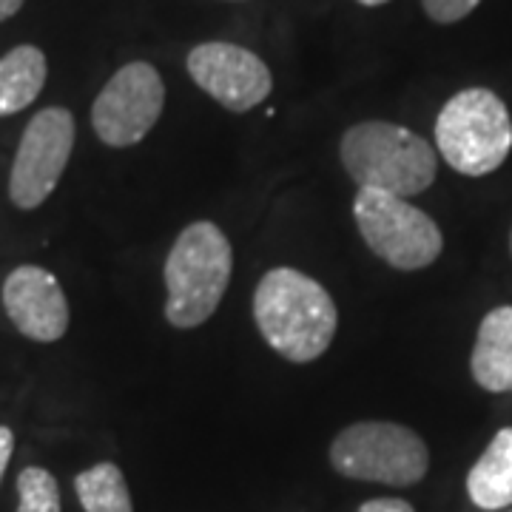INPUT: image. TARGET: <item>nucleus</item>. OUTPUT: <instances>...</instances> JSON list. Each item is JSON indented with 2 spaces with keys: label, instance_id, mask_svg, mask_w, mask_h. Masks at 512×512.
<instances>
[{
  "label": "nucleus",
  "instance_id": "1",
  "mask_svg": "<svg viewBox=\"0 0 512 512\" xmlns=\"http://www.w3.org/2000/svg\"><path fill=\"white\" fill-rule=\"evenodd\" d=\"M254 319L262 339L293 365L316 362L339 328L328 288L296 268H274L259 279Z\"/></svg>",
  "mask_w": 512,
  "mask_h": 512
},
{
  "label": "nucleus",
  "instance_id": "2",
  "mask_svg": "<svg viewBox=\"0 0 512 512\" xmlns=\"http://www.w3.org/2000/svg\"><path fill=\"white\" fill-rule=\"evenodd\" d=\"M339 160L359 188L404 200L427 191L439 174V157L424 137L384 120L350 126L339 143Z\"/></svg>",
  "mask_w": 512,
  "mask_h": 512
},
{
  "label": "nucleus",
  "instance_id": "3",
  "mask_svg": "<svg viewBox=\"0 0 512 512\" xmlns=\"http://www.w3.org/2000/svg\"><path fill=\"white\" fill-rule=\"evenodd\" d=\"M234 271V251L220 225L191 222L165 256V319L174 328H200L220 308Z\"/></svg>",
  "mask_w": 512,
  "mask_h": 512
},
{
  "label": "nucleus",
  "instance_id": "4",
  "mask_svg": "<svg viewBox=\"0 0 512 512\" xmlns=\"http://www.w3.org/2000/svg\"><path fill=\"white\" fill-rule=\"evenodd\" d=\"M444 163L464 177H487L512 151V117L504 100L484 86L453 94L436 120Z\"/></svg>",
  "mask_w": 512,
  "mask_h": 512
},
{
  "label": "nucleus",
  "instance_id": "5",
  "mask_svg": "<svg viewBox=\"0 0 512 512\" xmlns=\"http://www.w3.org/2000/svg\"><path fill=\"white\" fill-rule=\"evenodd\" d=\"M330 467L353 481L413 487L430 470V450L416 430L396 421H356L330 444Z\"/></svg>",
  "mask_w": 512,
  "mask_h": 512
},
{
  "label": "nucleus",
  "instance_id": "6",
  "mask_svg": "<svg viewBox=\"0 0 512 512\" xmlns=\"http://www.w3.org/2000/svg\"><path fill=\"white\" fill-rule=\"evenodd\" d=\"M353 220L367 248L396 271L430 268L444 251L436 220L396 194L359 188L353 200Z\"/></svg>",
  "mask_w": 512,
  "mask_h": 512
},
{
  "label": "nucleus",
  "instance_id": "7",
  "mask_svg": "<svg viewBox=\"0 0 512 512\" xmlns=\"http://www.w3.org/2000/svg\"><path fill=\"white\" fill-rule=\"evenodd\" d=\"M74 117L69 109L49 106L23 128L15 163L9 171V200L20 211H35L52 197L74 148Z\"/></svg>",
  "mask_w": 512,
  "mask_h": 512
},
{
  "label": "nucleus",
  "instance_id": "8",
  "mask_svg": "<svg viewBox=\"0 0 512 512\" xmlns=\"http://www.w3.org/2000/svg\"><path fill=\"white\" fill-rule=\"evenodd\" d=\"M163 106L165 83L160 72L146 60L126 63L94 100V134L111 148L137 146L157 126Z\"/></svg>",
  "mask_w": 512,
  "mask_h": 512
},
{
  "label": "nucleus",
  "instance_id": "9",
  "mask_svg": "<svg viewBox=\"0 0 512 512\" xmlns=\"http://www.w3.org/2000/svg\"><path fill=\"white\" fill-rule=\"evenodd\" d=\"M185 66L202 92L234 114L256 109L274 92V74L265 60L237 43H200L188 52Z\"/></svg>",
  "mask_w": 512,
  "mask_h": 512
},
{
  "label": "nucleus",
  "instance_id": "10",
  "mask_svg": "<svg viewBox=\"0 0 512 512\" xmlns=\"http://www.w3.org/2000/svg\"><path fill=\"white\" fill-rule=\"evenodd\" d=\"M3 308L32 342L52 345L69 330V299L57 276L40 265H20L3 282Z\"/></svg>",
  "mask_w": 512,
  "mask_h": 512
},
{
  "label": "nucleus",
  "instance_id": "11",
  "mask_svg": "<svg viewBox=\"0 0 512 512\" xmlns=\"http://www.w3.org/2000/svg\"><path fill=\"white\" fill-rule=\"evenodd\" d=\"M470 370L487 393L512 390V308H495L484 316L470 356Z\"/></svg>",
  "mask_w": 512,
  "mask_h": 512
},
{
  "label": "nucleus",
  "instance_id": "12",
  "mask_svg": "<svg viewBox=\"0 0 512 512\" xmlns=\"http://www.w3.org/2000/svg\"><path fill=\"white\" fill-rule=\"evenodd\" d=\"M467 493L478 510L501 512L512 507V427L498 430L490 447L473 464Z\"/></svg>",
  "mask_w": 512,
  "mask_h": 512
},
{
  "label": "nucleus",
  "instance_id": "13",
  "mask_svg": "<svg viewBox=\"0 0 512 512\" xmlns=\"http://www.w3.org/2000/svg\"><path fill=\"white\" fill-rule=\"evenodd\" d=\"M46 74V55L29 43L0 57V117L29 109L46 86Z\"/></svg>",
  "mask_w": 512,
  "mask_h": 512
},
{
  "label": "nucleus",
  "instance_id": "14",
  "mask_svg": "<svg viewBox=\"0 0 512 512\" xmlns=\"http://www.w3.org/2000/svg\"><path fill=\"white\" fill-rule=\"evenodd\" d=\"M74 493L86 512H134L126 476L114 461H100L74 478Z\"/></svg>",
  "mask_w": 512,
  "mask_h": 512
},
{
  "label": "nucleus",
  "instance_id": "15",
  "mask_svg": "<svg viewBox=\"0 0 512 512\" xmlns=\"http://www.w3.org/2000/svg\"><path fill=\"white\" fill-rule=\"evenodd\" d=\"M15 512H63L57 478L43 467L20 470L18 510Z\"/></svg>",
  "mask_w": 512,
  "mask_h": 512
},
{
  "label": "nucleus",
  "instance_id": "16",
  "mask_svg": "<svg viewBox=\"0 0 512 512\" xmlns=\"http://www.w3.org/2000/svg\"><path fill=\"white\" fill-rule=\"evenodd\" d=\"M478 3L481 0H421L427 18L436 20V23H458L470 12H476Z\"/></svg>",
  "mask_w": 512,
  "mask_h": 512
},
{
  "label": "nucleus",
  "instance_id": "17",
  "mask_svg": "<svg viewBox=\"0 0 512 512\" xmlns=\"http://www.w3.org/2000/svg\"><path fill=\"white\" fill-rule=\"evenodd\" d=\"M356 512H416L404 498H370Z\"/></svg>",
  "mask_w": 512,
  "mask_h": 512
},
{
  "label": "nucleus",
  "instance_id": "18",
  "mask_svg": "<svg viewBox=\"0 0 512 512\" xmlns=\"http://www.w3.org/2000/svg\"><path fill=\"white\" fill-rule=\"evenodd\" d=\"M12 453H15V433L9 427L0 424V484H3V476H6V467L12 461Z\"/></svg>",
  "mask_w": 512,
  "mask_h": 512
},
{
  "label": "nucleus",
  "instance_id": "19",
  "mask_svg": "<svg viewBox=\"0 0 512 512\" xmlns=\"http://www.w3.org/2000/svg\"><path fill=\"white\" fill-rule=\"evenodd\" d=\"M23 3H26V0H0V23H3V20L15 18Z\"/></svg>",
  "mask_w": 512,
  "mask_h": 512
},
{
  "label": "nucleus",
  "instance_id": "20",
  "mask_svg": "<svg viewBox=\"0 0 512 512\" xmlns=\"http://www.w3.org/2000/svg\"><path fill=\"white\" fill-rule=\"evenodd\" d=\"M356 3H362V6H384V3H390V0H356Z\"/></svg>",
  "mask_w": 512,
  "mask_h": 512
},
{
  "label": "nucleus",
  "instance_id": "21",
  "mask_svg": "<svg viewBox=\"0 0 512 512\" xmlns=\"http://www.w3.org/2000/svg\"><path fill=\"white\" fill-rule=\"evenodd\" d=\"M510 248H512V237H510Z\"/></svg>",
  "mask_w": 512,
  "mask_h": 512
},
{
  "label": "nucleus",
  "instance_id": "22",
  "mask_svg": "<svg viewBox=\"0 0 512 512\" xmlns=\"http://www.w3.org/2000/svg\"><path fill=\"white\" fill-rule=\"evenodd\" d=\"M507 512H512V510H507Z\"/></svg>",
  "mask_w": 512,
  "mask_h": 512
}]
</instances>
